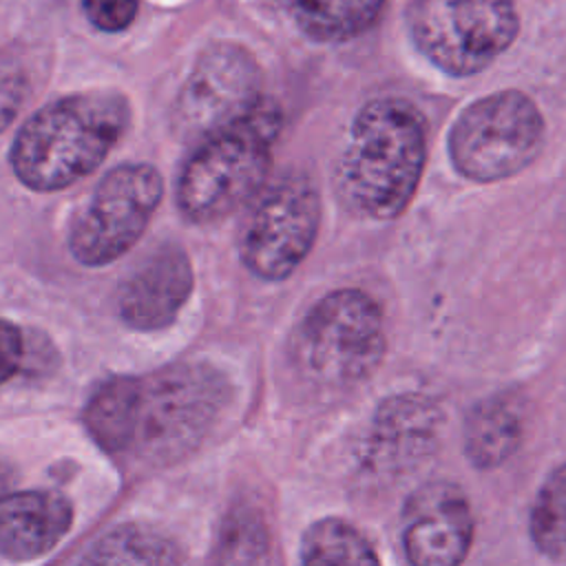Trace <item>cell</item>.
I'll use <instances>...</instances> for the list:
<instances>
[{"instance_id": "6da1fadb", "label": "cell", "mask_w": 566, "mask_h": 566, "mask_svg": "<svg viewBox=\"0 0 566 566\" xmlns=\"http://www.w3.org/2000/svg\"><path fill=\"white\" fill-rule=\"evenodd\" d=\"M228 398L230 385L219 369L175 363L102 382L84 407V424L106 453L164 467L186 458L210 433Z\"/></svg>"}, {"instance_id": "7a4b0ae2", "label": "cell", "mask_w": 566, "mask_h": 566, "mask_svg": "<svg viewBox=\"0 0 566 566\" xmlns=\"http://www.w3.org/2000/svg\"><path fill=\"white\" fill-rule=\"evenodd\" d=\"M427 161L422 113L398 97L367 102L336 164L343 203L367 219H394L411 201Z\"/></svg>"}, {"instance_id": "3957f363", "label": "cell", "mask_w": 566, "mask_h": 566, "mask_svg": "<svg viewBox=\"0 0 566 566\" xmlns=\"http://www.w3.org/2000/svg\"><path fill=\"white\" fill-rule=\"evenodd\" d=\"M128 122V99L117 91L66 95L20 126L11 146V168L31 190H62L108 157Z\"/></svg>"}, {"instance_id": "277c9868", "label": "cell", "mask_w": 566, "mask_h": 566, "mask_svg": "<svg viewBox=\"0 0 566 566\" xmlns=\"http://www.w3.org/2000/svg\"><path fill=\"white\" fill-rule=\"evenodd\" d=\"M279 128V111L261 102L245 117L203 137L179 175L181 214L192 223H212L248 203L268 177Z\"/></svg>"}, {"instance_id": "5b68a950", "label": "cell", "mask_w": 566, "mask_h": 566, "mask_svg": "<svg viewBox=\"0 0 566 566\" xmlns=\"http://www.w3.org/2000/svg\"><path fill=\"white\" fill-rule=\"evenodd\" d=\"M546 122L531 95L517 88L471 102L449 128V159L469 181L495 184L528 168L542 153Z\"/></svg>"}, {"instance_id": "8992f818", "label": "cell", "mask_w": 566, "mask_h": 566, "mask_svg": "<svg viewBox=\"0 0 566 566\" xmlns=\"http://www.w3.org/2000/svg\"><path fill=\"white\" fill-rule=\"evenodd\" d=\"M294 354L303 371L323 385L365 380L385 354L380 307L360 290L329 292L301 321Z\"/></svg>"}, {"instance_id": "52a82bcc", "label": "cell", "mask_w": 566, "mask_h": 566, "mask_svg": "<svg viewBox=\"0 0 566 566\" xmlns=\"http://www.w3.org/2000/svg\"><path fill=\"white\" fill-rule=\"evenodd\" d=\"M517 0H413L409 33L420 53L453 77L495 62L517 38Z\"/></svg>"}, {"instance_id": "ba28073f", "label": "cell", "mask_w": 566, "mask_h": 566, "mask_svg": "<svg viewBox=\"0 0 566 566\" xmlns=\"http://www.w3.org/2000/svg\"><path fill=\"white\" fill-rule=\"evenodd\" d=\"M164 195V181L150 164L115 166L95 186L69 230V250L82 263L99 268L126 254Z\"/></svg>"}, {"instance_id": "9c48e42d", "label": "cell", "mask_w": 566, "mask_h": 566, "mask_svg": "<svg viewBox=\"0 0 566 566\" xmlns=\"http://www.w3.org/2000/svg\"><path fill=\"white\" fill-rule=\"evenodd\" d=\"M321 223L316 188L301 175L272 184L241 232V261L265 281L287 279L310 254Z\"/></svg>"}, {"instance_id": "30bf717a", "label": "cell", "mask_w": 566, "mask_h": 566, "mask_svg": "<svg viewBox=\"0 0 566 566\" xmlns=\"http://www.w3.org/2000/svg\"><path fill=\"white\" fill-rule=\"evenodd\" d=\"M261 71L239 44H212L195 62L175 99V128L199 142L245 117L259 99Z\"/></svg>"}, {"instance_id": "8fae6325", "label": "cell", "mask_w": 566, "mask_h": 566, "mask_svg": "<svg viewBox=\"0 0 566 566\" xmlns=\"http://www.w3.org/2000/svg\"><path fill=\"white\" fill-rule=\"evenodd\" d=\"M402 546L411 566H460L473 542V513L451 482L420 486L405 504Z\"/></svg>"}, {"instance_id": "7c38bea8", "label": "cell", "mask_w": 566, "mask_h": 566, "mask_svg": "<svg viewBox=\"0 0 566 566\" xmlns=\"http://www.w3.org/2000/svg\"><path fill=\"white\" fill-rule=\"evenodd\" d=\"M440 424V407L422 394H396L382 400L365 444V464L389 475L413 469L433 451Z\"/></svg>"}, {"instance_id": "4fadbf2b", "label": "cell", "mask_w": 566, "mask_h": 566, "mask_svg": "<svg viewBox=\"0 0 566 566\" xmlns=\"http://www.w3.org/2000/svg\"><path fill=\"white\" fill-rule=\"evenodd\" d=\"M192 283L195 274L188 254L179 245H161L124 281L117 298L119 316L142 332L168 327L188 301Z\"/></svg>"}, {"instance_id": "5bb4252c", "label": "cell", "mask_w": 566, "mask_h": 566, "mask_svg": "<svg viewBox=\"0 0 566 566\" xmlns=\"http://www.w3.org/2000/svg\"><path fill=\"white\" fill-rule=\"evenodd\" d=\"M73 506L57 491H18L0 506V548L4 559L31 562L49 553L71 528Z\"/></svg>"}, {"instance_id": "9a60e30c", "label": "cell", "mask_w": 566, "mask_h": 566, "mask_svg": "<svg viewBox=\"0 0 566 566\" xmlns=\"http://www.w3.org/2000/svg\"><path fill=\"white\" fill-rule=\"evenodd\" d=\"M524 438V407L513 394H497L478 402L464 422V453L478 469L506 462Z\"/></svg>"}, {"instance_id": "2e32d148", "label": "cell", "mask_w": 566, "mask_h": 566, "mask_svg": "<svg viewBox=\"0 0 566 566\" xmlns=\"http://www.w3.org/2000/svg\"><path fill=\"white\" fill-rule=\"evenodd\" d=\"M303 33L338 42L376 22L387 0H272Z\"/></svg>"}, {"instance_id": "e0dca14e", "label": "cell", "mask_w": 566, "mask_h": 566, "mask_svg": "<svg viewBox=\"0 0 566 566\" xmlns=\"http://www.w3.org/2000/svg\"><path fill=\"white\" fill-rule=\"evenodd\" d=\"M77 566H184V559L159 531L124 524L102 535Z\"/></svg>"}, {"instance_id": "ac0fdd59", "label": "cell", "mask_w": 566, "mask_h": 566, "mask_svg": "<svg viewBox=\"0 0 566 566\" xmlns=\"http://www.w3.org/2000/svg\"><path fill=\"white\" fill-rule=\"evenodd\" d=\"M303 566H380L369 539L340 517L310 524L301 537Z\"/></svg>"}, {"instance_id": "d6986e66", "label": "cell", "mask_w": 566, "mask_h": 566, "mask_svg": "<svg viewBox=\"0 0 566 566\" xmlns=\"http://www.w3.org/2000/svg\"><path fill=\"white\" fill-rule=\"evenodd\" d=\"M528 531L535 548L553 562H566V462L539 486Z\"/></svg>"}, {"instance_id": "ffe728a7", "label": "cell", "mask_w": 566, "mask_h": 566, "mask_svg": "<svg viewBox=\"0 0 566 566\" xmlns=\"http://www.w3.org/2000/svg\"><path fill=\"white\" fill-rule=\"evenodd\" d=\"M88 22L106 33L124 31L137 15V0H82Z\"/></svg>"}, {"instance_id": "44dd1931", "label": "cell", "mask_w": 566, "mask_h": 566, "mask_svg": "<svg viewBox=\"0 0 566 566\" xmlns=\"http://www.w3.org/2000/svg\"><path fill=\"white\" fill-rule=\"evenodd\" d=\"M2 380H9L13 374H18L22 360H24V338L18 325L11 321H2Z\"/></svg>"}]
</instances>
